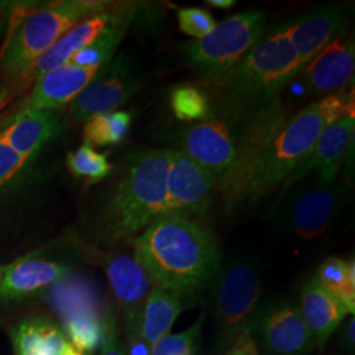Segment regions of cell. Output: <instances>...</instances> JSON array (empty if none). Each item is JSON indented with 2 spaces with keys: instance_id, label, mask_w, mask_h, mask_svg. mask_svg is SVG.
I'll use <instances>...</instances> for the list:
<instances>
[{
  "instance_id": "1",
  "label": "cell",
  "mask_w": 355,
  "mask_h": 355,
  "mask_svg": "<svg viewBox=\"0 0 355 355\" xmlns=\"http://www.w3.org/2000/svg\"><path fill=\"white\" fill-rule=\"evenodd\" d=\"M287 117L280 99L212 105L205 120L180 130L178 145L214 178L224 208L234 212L255 166Z\"/></svg>"
},
{
  "instance_id": "2",
  "label": "cell",
  "mask_w": 355,
  "mask_h": 355,
  "mask_svg": "<svg viewBox=\"0 0 355 355\" xmlns=\"http://www.w3.org/2000/svg\"><path fill=\"white\" fill-rule=\"evenodd\" d=\"M132 242L154 286L183 302L207 292L223 259L211 230L190 218L162 217Z\"/></svg>"
},
{
  "instance_id": "3",
  "label": "cell",
  "mask_w": 355,
  "mask_h": 355,
  "mask_svg": "<svg viewBox=\"0 0 355 355\" xmlns=\"http://www.w3.org/2000/svg\"><path fill=\"white\" fill-rule=\"evenodd\" d=\"M171 153L146 149L130 154L117 182L94 216L92 229L98 240L133 241L165 217L166 178Z\"/></svg>"
},
{
  "instance_id": "4",
  "label": "cell",
  "mask_w": 355,
  "mask_h": 355,
  "mask_svg": "<svg viewBox=\"0 0 355 355\" xmlns=\"http://www.w3.org/2000/svg\"><path fill=\"white\" fill-rule=\"evenodd\" d=\"M354 114V91H341L288 116L267 145L242 193L239 209L252 207L283 184L304 164L324 129Z\"/></svg>"
},
{
  "instance_id": "5",
  "label": "cell",
  "mask_w": 355,
  "mask_h": 355,
  "mask_svg": "<svg viewBox=\"0 0 355 355\" xmlns=\"http://www.w3.org/2000/svg\"><path fill=\"white\" fill-rule=\"evenodd\" d=\"M302 71L287 23L270 31L227 74L208 83L212 105L272 102Z\"/></svg>"
},
{
  "instance_id": "6",
  "label": "cell",
  "mask_w": 355,
  "mask_h": 355,
  "mask_svg": "<svg viewBox=\"0 0 355 355\" xmlns=\"http://www.w3.org/2000/svg\"><path fill=\"white\" fill-rule=\"evenodd\" d=\"M349 199V189L338 182H324L306 174L283 187L272 204L268 223L279 237L295 245H309L329 233Z\"/></svg>"
},
{
  "instance_id": "7",
  "label": "cell",
  "mask_w": 355,
  "mask_h": 355,
  "mask_svg": "<svg viewBox=\"0 0 355 355\" xmlns=\"http://www.w3.org/2000/svg\"><path fill=\"white\" fill-rule=\"evenodd\" d=\"M110 7L108 1L64 0L35 10L13 29L0 57V70L10 76H26L69 29Z\"/></svg>"
},
{
  "instance_id": "8",
  "label": "cell",
  "mask_w": 355,
  "mask_h": 355,
  "mask_svg": "<svg viewBox=\"0 0 355 355\" xmlns=\"http://www.w3.org/2000/svg\"><path fill=\"white\" fill-rule=\"evenodd\" d=\"M207 292L218 343L227 349L243 330H252L263 305V270L245 255L221 259Z\"/></svg>"
},
{
  "instance_id": "9",
  "label": "cell",
  "mask_w": 355,
  "mask_h": 355,
  "mask_svg": "<svg viewBox=\"0 0 355 355\" xmlns=\"http://www.w3.org/2000/svg\"><path fill=\"white\" fill-rule=\"evenodd\" d=\"M266 35V16L248 11L217 24L200 40L184 45V54L207 83L227 74Z\"/></svg>"
},
{
  "instance_id": "10",
  "label": "cell",
  "mask_w": 355,
  "mask_h": 355,
  "mask_svg": "<svg viewBox=\"0 0 355 355\" xmlns=\"http://www.w3.org/2000/svg\"><path fill=\"white\" fill-rule=\"evenodd\" d=\"M141 87L140 70L125 57L112 58L94 76L69 107L70 121L86 123L95 114H110Z\"/></svg>"
},
{
  "instance_id": "11",
  "label": "cell",
  "mask_w": 355,
  "mask_h": 355,
  "mask_svg": "<svg viewBox=\"0 0 355 355\" xmlns=\"http://www.w3.org/2000/svg\"><path fill=\"white\" fill-rule=\"evenodd\" d=\"M252 333L267 355H309L316 347L299 305L291 300L262 305Z\"/></svg>"
},
{
  "instance_id": "12",
  "label": "cell",
  "mask_w": 355,
  "mask_h": 355,
  "mask_svg": "<svg viewBox=\"0 0 355 355\" xmlns=\"http://www.w3.org/2000/svg\"><path fill=\"white\" fill-rule=\"evenodd\" d=\"M216 182L207 170L180 150H173L166 178L165 217L195 220L208 208Z\"/></svg>"
},
{
  "instance_id": "13",
  "label": "cell",
  "mask_w": 355,
  "mask_h": 355,
  "mask_svg": "<svg viewBox=\"0 0 355 355\" xmlns=\"http://www.w3.org/2000/svg\"><path fill=\"white\" fill-rule=\"evenodd\" d=\"M349 17V8L327 4L315 7L287 23L288 37L302 70L346 31Z\"/></svg>"
},
{
  "instance_id": "14",
  "label": "cell",
  "mask_w": 355,
  "mask_h": 355,
  "mask_svg": "<svg viewBox=\"0 0 355 355\" xmlns=\"http://www.w3.org/2000/svg\"><path fill=\"white\" fill-rule=\"evenodd\" d=\"M355 71L354 37L347 31L331 41L299 73L305 89L315 96H329L347 89Z\"/></svg>"
},
{
  "instance_id": "15",
  "label": "cell",
  "mask_w": 355,
  "mask_h": 355,
  "mask_svg": "<svg viewBox=\"0 0 355 355\" xmlns=\"http://www.w3.org/2000/svg\"><path fill=\"white\" fill-rule=\"evenodd\" d=\"M354 130V114H345L325 128L304 164L283 183V187L290 186L306 174H316L324 182L336 180L353 146Z\"/></svg>"
},
{
  "instance_id": "16",
  "label": "cell",
  "mask_w": 355,
  "mask_h": 355,
  "mask_svg": "<svg viewBox=\"0 0 355 355\" xmlns=\"http://www.w3.org/2000/svg\"><path fill=\"white\" fill-rule=\"evenodd\" d=\"M107 278L116 302L120 305L127 331H139V320L144 304L154 287L152 278L135 255L114 254L105 267Z\"/></svg>"
},
{
  "instance_id": "17",
  "label": "cell",
  "mask_w": 355,
  "mask_h": 355,
  "mask_svg": "<svg viewBox=\"0 0 355 355\" xmlns=\"http://www.w3.org/2000/svg\"><path fill=\"white\" fill-rule=\"evenodd\" d=\"M99 70L101 67H80L71 62L51 70L36 79L35 87L20 111H53L70 104Z\"/></svg>"
},
{
  "instance_id": "18",
  "label": "cell",
  "mask_w": 355,
  "mask_h": 355,
  "mask_svg": "<svg viewBox=\"0 0 355 355\" xmlns=\"http://www.w3.org/2000/svg\"><path fill=\"white\" fill-rule=\"evenodd\" d=\"M128 7L129 4L121 7L111 6L105 11L89 16L78 23L71 29H69L58 41H55L51 49H48L38 58L26 76L37 79L62 64H69L78 51L89 45Z\"/></svg>"
},
{
  "instance_id": "19",
  "label": "cell",
  "mask_w": 355,
  "mask_h": 355,
  "mask_svg": "<svg viewBox=\"0 0 355 355\" xmlns=\"http://www.w3.org/2000/svg\"><path fill=\"white\" fill-rule=\"evenodd\" d=\"M60 132L51 111H19L0 130V141L21 158L32 162L40 150Z\"/></svg>"
},
{
  "instance_id": "20",
  "label": "cell",
  "mask_w": 355,
  "mask_h": 355,
  "mask_svg": "<svg viewBox=\"0 0 355 355\" xmlns=\"http://www.w3.org/2000/svg\"><path fill=\"white\" fill-rule=\"evenodd\" d=\"M299 309L316 346L322 347L350 315L346 306L313 278L306 280L299 299Z\"/></svg>"
},
{
  "instance_id": "21",
  "label": "cell",
  "mask_w": 355,
  "mask_h": 355,
  "mask_svg": "<svg viewBox=\"0 0 355 355\" xmlns=\"http://www.w3.org/2000/svg\"><path fill=\"white\" fill-rule=\"evenodd\" d=\"M69 267L41 258H21L1 270L0 297L16 299L41 291L69 274Z\"/></svg>"
},
{
  "instance_id": "22",
  "label": "cell",
  "mask_w": 355,
  "mask_h": 355,
  "mask_svg": "<svg viewBox=\"0 0 355 355\" xmlns=\"http://www.w3.org/2000/svg\"><path fill=\"white\" fill-rule=\"evenodd\" d=\"M183 303L184 302L177 295L154 286L139 320L141 337L154 346L170 334V330L183 312Z\"/></svg>"
},
{
  "instance_id": "23",
  "label": "cell",
  "mask_w": 355,
  "mask_h": 355,
  "mask_svg": "<svg viewBox=\"0 0 355 355\" xmlns=\"http://www.w3.org/2000/svg\"><path fill=\"white\" fill-rule=\"evenodd\" d=\"M69 345L64 331L44 318L23 321L13 331L16 355H64Z\"/></svg>"
},
{
  "instance_id": "24",
  "label": "cell",
  "mask_w": 355,
  "mask_h": 355,
  "mask_svg": "<svg viewBox=\"0 0 355 355\" xmlns=\"http://www.w3.org/2000/svg\"><path fill=\"white\" fill-rule=\"evenodd\" d=\"M136 11L137 6L129 4L127 10L114 23L107 26L86 48L78 51L70 62L80 67H102L108 64L125 36Z\"/></svg>"
},
{
  "instance_id": "25",
  "label": "cell",
  "mask_w": 355,
  "mask_h": 355,
  "mask_svg": "<svg viewBox=\"0 0 355 355\" xmlns=\"http://www.w3.org/2000/svg\"><path fill=\"white\" fill-rule=\"evenodd\" d=\"M51 300L64 322L82 316H101L95 292L86 283L69 280L67 277L54 284Z\"/></svg>"
},
{
  "instance_id": "26",
  "label": "cell",
  "mask_w": 355,
  "mask_h": 355,
  "mask_svg": "<svg viewBox=\"0 0 355 355\" xmlns=\"http://www.w3.org/2000/svg\"><path fill=\"white\" fill-rule=\"evenodd\" d=\"M321 287L331 293L343 303L349 313H355V268L354 261L330 257L325 259L315 277Z\"/></svg>"
},
{
  "instance_id": "27",
  "label": "cell",
  "mask_w": 355,
  "mask_h": 355,
  "mask_svg": "<svg viewBox=\"0 0 355 355\" xmlns=\"http://www.w3.org/2000/svg\"><path fill=\"white\" fill-rule=\"evenodd\" d=\"M130 123L132 117L125 111L95 114L85 123V142L92 146L117 145L127 137Z\"/></svg>"
},
{
  "instance_id": "28",
  "label": "cell",
  "mask_w": 355,
  "mask_h": 355,
  "mask_svg": "<svg viewBox=\"0 0 355 355\" xmlns=\"http://www.w3.org/2000/svg\"><path fill=\"white\" fill-rule=\"evenodd\" d=\"M170 107L180 121L199 123L205 120L212 111L209 95L196 86L182 85L170 94Z\"/></svg>"
},
{
  "instance_id": "29",
  "label": "cell",
  "mask_w": 355,
  "mask_h": 355,
  "mask_svg": "<svg viewBox=\"0 0 355 355\" xmlns=\"http://www.w3.org/2000/svg\"><path fill=\"white\" fill-rule=\"evenodd\" d=\"M67 166L76 177L85 178L89 183L102 180L112 171L108 157L96 152L89 142H85L76 152L67 155Z\"/></svg>"
},
{
  "instance_id": "30",
  "label": "cell",
  "mask_w": 355,
  "mask_h": 355,
  "mask_svg": "<svg viewBox=\"0 0 355 355\" xmlns=\"http://www.w3.org/2000/svg\"><path fill=\"white\" fill-rule=\"evenodd\" d=\"M67 341L82 353H91L101 347L103 338V318L82 316L64 322Z\"/></svg>"
},
{
  "instance_id": "31",
  "label": "cell",
  "mask_w": 355,
  "mask_h": 355,
  "mask_svg": "<svg viewBox=\"0 0 355 355\" xmlns=\"http://www.w3.org/2000/svg\"><path fill=\"white\" fill-rule=\"evenodd\" d=\"M203 322L204 316H200L189 329L177 334H167L153 346L152 355L198 354Z\"/></svg>"
},
{
  "instance_id": "32",
  "label": "cell",
  "mask_w": 355,
  "mask_h": 355,
  "mask_svg": "<svg viewBox=\"0 0 355 355\" xmlns=\"http://www.w3.org/2000/svg\"><path fill=\"white\" fill-rule=\"evenodd\" d=\"M177 17L180 31L196 40L205 37L217 26L211 13L196 7L180 8Z\"/></svg>"
},
{
  "instance_id": "33",
  "label": "cell",
  "mask_w": 355,
  "mask_h": 355,
  "mask_svg": "<svg viewBox=\"0 0 355 355\" xmlns=\"http://www.w3.org/2000/svg\"><path fill=\"white\" fill-rule=\"evenodd\" d=\"M31 162L21 158L0 141V195L11 190Z\"/></svg>"
},
{
  "instance_id": "34",
  "label": "cell",
  "mask_w": 355,
  "mask_h": 355,
  "mask_svg": "<svg viewBox=\"0 0 355 355\" xmlns=\"http://www.w3.org/2000/svg\"><path fill=\"white\" fill-rule=\"evenodd\" d=\"M99 355H125L124 346L120 341L117 324L114 313L107 309L103 315V338Z\"/></svg>"
},
{
  "instance_id": "35",
  "label": "cell",
  "mask_w": 355,
  "mask_h": 355,
  "mask_svg": "<svg viewBox=\"0 0 355 355\" xmlns=\"http://www.w3.org/2000/svg\"><path fill=\"white\" fill-rule=\"evenodd\" d=\"M225 355H259V346L252 330H243L240 333L225 349Z\"/></svg>"
},
{
  "instance_id": "36",
  "label": "cell",
  "mask_w": 355,
  "mask_h": 355,
  "mask_svg": "<svg viewBox=\"0 0 355 355\" xmlns=\"http://www.w3.org/2000/svg\"><path fill=\"white\" fill-rule=\"evenodd\" d=\"M152 345L141 337L139 331H127L125 355H152Z\"/></svg>"
},
{
  "instance_id": "37",
  "label": "cell",
  "mask_w": 355,
  "mask_h": 355,
  "mask_svg": "<svg viewBox=\"0 0 355 355\" xmlns=\"http://www.w3.org/2000/svg\"><path fill=\"white\" fill-rule=\"evenodd\" d=\"M355 320L354 318H350L346 321L345 324V329H343V340L345 345L347 347H354L355 343Z\"/></svg>"
},
{
  "instance_id": "38",
  "label": "cell",
  "mask_w": 355,
  "mask_h": 355,
  "mask_svg": "<svg viewBox=\"0 0 355 355\" xmlns=\"http://www.w3.org/2000/svg\"><path fill=\"white\" fill-rule=\"evenodd\" d=\"M207 4L216 7V8L229 10V8H232L236 4V1H233V0H208Z\"/></svg>"
},
{
  "instance_id": "39",
  "label": "cell",
  "mask_w": 355,
  "mask_h": 355,
  "mask_svg": "<svg viewBox=\"0 0 355 355\" xmlns=\"http://www.w3.org/2000/svg\"><path fill=\"white\" fill-rule=\"evenodd\" d=\"M8 98H10L8 89H7V87H4V86H0V110L7 104V102H8Z\"/></svg>"
},
{
  "instance_id": "40",
  "label": "cell",
  "mask_w": 355,
  "mask_h": 355,
  "mask_svg": "<svg viewBox=\"0 0 355 355\" xmlns=\"http://www.w3.org/2000/svg\"><path fill=\"white\" fill-rule=\"evenodd\" d=\"M64 355H86L85 353H82V352H79V350H76L74 346H71V345H69V347H67V350H66V353Z\"/></svg>"
},
{
  "instance_id": "41",
  "label": "cell",
  "mask_w": 355,
  "mask_h": 355,
  "mask_svg": "<svg viewBox=\"0 0 355 355\" xmlns=\"http://www.w3.org/2000/svg\"><path fill=\"white\" fill-rule=\"evenodd\" d=\"M4 6L3 4H0V31H1V28H3V21H4Z\"/></svg>"
},
{
  "instance_id": "42",
  "label": "cell",
  "mask_w": 355,
  "mask_h": 355,
  "mask_svg": "<svg viewBox=\"0 0 355 355\" xmlns=\"http://www.w3.org/2000/svg\"><path fill=\"white\" fill-rule=\"evenodd\" d=\"M0 277H1V270H0Z\"/></svg>"
}]
</instances>
